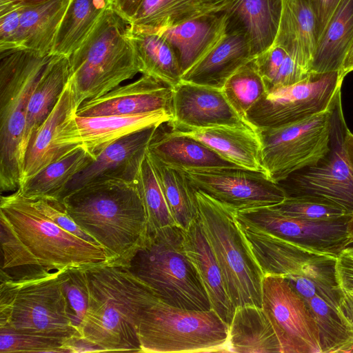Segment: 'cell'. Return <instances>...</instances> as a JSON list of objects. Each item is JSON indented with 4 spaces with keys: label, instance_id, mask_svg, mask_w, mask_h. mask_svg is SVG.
<instances>
[{
    "label": "cell",
    "instance_id": "obj_17",
    "mask_svg": "<svg viewBox=\"0 0 353 353\" xmlns=\"http://www.w3.org/2000/svg\"><path fill=\"white\" fill-rule=\"evenodd\" d=\"M170 111L139 114L81 117L76 113L63 123L56 145L67 151L81 147L93 157L118 140L138 131L170 121Z\"/></svg>",
    "mask_w": 353,
    "mask_h": 353
},
{
    "label": "cell",
    "instance_id": "obj_49",
    "mask_svg": "<svg viewBox=\"0 0 353 353\" xmlns=\"http://www.w3.org/2000/svg\"><path fill=\"white\" fill-rule=\"evenodd\" d=\"M143 0H112L114 10L130 24Z\"/></svg>",
    "mask_w": 353,
    "mask_h": 353
},
{
    "label": "cell",
    "instance_id": "obj_46",
    "mask_svg": "<svg viewBox=\"0 0 353 353\" xmlns=\"http://www.w3.org/2000/svg\"><path fill=\"white\" fill-rule=\"evenodd\" d=\"M336 281L341 291L353 293V247H346L334 264Z\"/></svg>",
    "mask_w": 353,
    "mask_h": 353
},
{
    "label": "cell",
    "instance_id": "obj_19",
    "mask_svg": "<svg viewBox=\"0 0 353 353\" xmlns=\"http://www.w3.org/2000/svg\"><path fill=\"white\" fill-rule=\"evenodd\" d=\"M157 126L132 133L105 148L70 181L63 199L72 192L93 183L108 180L135 181Z\"/></svg>",
    "mask_w": 353,
    "mask_h": 353
},
{
    "label": "cell",
    "instance_id": "obj_47",
    "mask_svg": "<svg viewBox=\"0 0 353 353\" xmlns=\"http://www.w3.org/2000/svg\"><path fill=\"white\" fill-rule=\"evenodd\" d=\"M341 0H310L316 19L318 40Z\"/></svg>",
    "mask_w": 353,
    "mask_h": 353
},
{
    "label": "cell",
    "instance_id": "obj_52",
    "mask_svg": "<svg viewBox=\"0 0 353 353\" xmlns=\"http://www.w3.org/2000/svg\"><path fill=\"white\" fill-rule=\"evenodd\" d=\"M343 142L346 156L353 168V133L349 130L347 125L345 128Z\"/></svg>",
    "mask_w": 353,
    "mask_h": 353
},
{
    "label": "cell",
    "instance_id": "obj_28",
    "mask_svg": "<svg viewBox=\"0 0 353 353\" xmlns=\"http://www.w3.org/2000/svg\"><path fill=\"white\" fill-rule=\"evenodd\" d=\"M317 42L316 19L310 0H283L279 27L273 45L282 47L311 73Z\"/></svg>",
    "mask_w": 353,
    "mask_h": 353
},
{
    "label": "cell",
    "instance_id": "obj_22",
    "mask_svg": "<svg viewBox=\"0 0 353 353\" xmlns=\"http://www.w3.org/2000/svg\"><path fill=\"white\" fill-rule=\"evenodd\" d=\"M168 128L174 132L194 138L241 168L265 172L262 164L260 138L256 130L252 126L220 125L198 129Z\"/></svg>",
    "mask_w": 353,
    "mask_h": 353
},
{
    "label": "cell",
    "instance_id": "obj_38",
    "mask_svg": "<svg viewBox=\"0 0 353 353\" xmlns=\"http://www.w3.org/2000/svg\"><path fill=\"white\" fill-rule=\"evenodd\" d=\"M267 91L296 83L311 73L282 47L272 45L254 58Z\"/></svg>",
    "mask_w": 353,
    "mask_h": 353
},
{
    "label": "cell",
    "instance_id": "obj_34",
    "mask_svg": "<svg viewBox=\"0 0 353 353\" xmlns=\"http://www.w3.org/2000/svg\"><path fill=\"white\" fill-rule=\"evenodd\" d=\"M95 159L83 148L75 147L29 179L17 190L29 199H46L62 203L65 190L70 181Z\"/></svg>",
    "mask_w": 353,
    "mask_h": 353
},
{
    "label": "cell",
    "instance_id": "obj_6",
    "mask_svg": "<svg viewBox=\"0 0 353 353\" xmlns=\"http://www.w3.org/2000/svg\"><path fill=\"white\" fill-rule=\"evenodd\" d=\"M52 54L14 49L0 52V189L20 184L21 144L32 92Z\"/></svg>",
    "mask_w": 353,
    "mask_h": 353
},
{
    "label": "cell",
    "instance_id": "obj_9",
    "mask_svg": "<svg viewBox=\"0 0 353 353\" xmlns=\"http://www.w3.org/2000/svg\"><path fill=\"white\" fill-rule=\"evenodd\" d=\"M141 352H228V325L212 310L181 309L160 300L144 309Z\"/></svg>",
    "mask_w": 353,
    "mask_h": 353
},
{
    "label": "cell",
    "instance_id": "obj_29",
    "mask_svg": "<svg viewBox=\"0 0 353 353\" xmlns=\"http://www.w3.org/2000/svg\"><path fill=\"white\" fill-rule=\"evenodd\" d=\"M228 352L281 353L273 327L261 307H235L228 325Z\"/></svg>",
    "mask_w": 353,
    "mask_h": 353
},
{
    "label": "cell",
    "instance_id": "obj_55",
    "mask_svg": "<svg viewBox=\"0 0 353 353\" xmlns=\"http://www.w3.org/2000/svg\"><path fill=\"white\" fill-rule=\"evenodd\" d=\"M347 234L350 239V242L353 243V214H352L347 223Z\"/></svg>",
    "mask_w": 353,
    "mask_h": 353
},
{
    "label": "cell",
    "instance_id": "obj_36",
    "mask_svg": "<svg viewBox=\"0 0 353 353\" xmlns=\"http://www.w3.org/2000/svg\"><path fill=\"white\" fill-rule=\"evenodd\" d=\"M147 154L176 225L188 229L199 216L196 189L183 170Z\"/></svg>",
    "mask_w": 353,
    "mask_h": 353
},
{
    "label": "cell",
    "instance_id": "obj_21",
    "mask_svg": "<svg viewBox=\"0 0 353 353\" xmlns=\"http://www.w3.org/2000/svg\"><path fill=\"white\" fill-rule=\"evenodd\" d=\"M226 21L225 11L212 12L157 32L172 47L183 75L221 41Z\"/></svg>",
    "mask_w": 353,
    "mask_h": 353
},
{
    "label": "cell",
    "instance_id": "obj_20",
    "mask_svg": "<svg viewBox=\"0 0 353 353\" xmlns=\"http://www.w3.org/2000/svg\"><path fill=\"white\" fill-rule=\"evenodd\" d=\"M172 88L143 74L137 80L119 85L104 95L88 100L77 109L81 117L131 115L159 110L172 112Z\"/></svg>",
    "mask_w": 353,
    "mask_h": 353
},
{
    "label": "cell",
    "instance_id": "obj_26",
    "mask_svg": "<svg viewBox=\"0 0 353 353\" xmlns=\"http://www.w3.org/2000/svg\"><path fill=\"white\" fill-rule=\"evenodd\" d=\"M76 112L74 92L69 80L54 109L29 141L19 186L70 151L58 147L55 141L64 121Z\"/></svg>",
    "mask_w": 353,
    "mask_h": 353
},
{
    "label": "cell",
    "instance_id": "obj_30",
    "mask_svg": "<svg viewBox=\"0 0 353 353\" xmlns=\"http://www.w3.org/2000/svg\"><path fill=\"white\" fill-rule=\"evenodd\" d=\"M69 79L68 57L52 55L29 100L21 144V168L31 137L54 109Z\"/></svg>",
    "mask_w": 353,
    "mask_h": 353
},
{
    "label": "cell",
    "instance_id": "obj_54",
    "mask_svg": "<svg viewBox=\"0 0 353 353\" xmlns=\"http://www.w3.org/2000/svg\"><path fill=\"white\" fill-rule=\"evenodd\" d=\"M50 0H0V4L30 6L41 4Z\"/></svg>",
    "mask_w": 353,
    "mask_h": 353
},
{
    "label": "cell",
    "instance_id": "obj_44",
    "mask_svg": "<svg viewBox=\"0 0 353 353\" xmlns=\"http://www.w3.org/2000/svg\"><path fill=\"white\" fill-rule=\"evenodd\" d=\"M30 200L39 211L62 229L88 242L98 244L66 213L63 204L61 201L46 199Z\"/></svg>",
    "mask_w": 353,
    "mask_h": 353
},
{
    "label": "cell",
    "instance_id": "obj_27",
    "mask_svg": "<svg viewBox=\"0 0 353 353\" xmlns=\"http://www.w3.org/2000/svg\"><path fill=\"white\" fill-rule=\"evenodd\" d=\"M255 58L244 34L226 31L221 41L181 76V81L222 89L229 77Z\"/></svg>",
    "mask_w": 353,
    "mask_h": 353
},
{
    "label": "cell",
    "instance_id": "obj_3",
    "mask_svg": "<svg viewBox=\"0 0 353 353\" xmlns=\"http://www.w3.org/2000/svg\"><path fill=\"white\" fill-rule=\"evenodd\" d=\"M88 308L82 337L103 352H141L137 324L142 311L159 300L125 266L110 263L86 269Z\"/></svg>",
    "mask_w": 353,
    "mask_h": 353
},
{
    "label": "cell",
    "instance_id": "obj_5",
    "mask_svg": "<svg viewBox=\"0 0 353 353\" xmlns=\"http://www.w3.org/2000/svg\"><path fill=\"white\" fill-rule=\"evenodd\" d=\"M128 27L112 7L108 8L68 57L77 110L140 72Z\"/></svg>",
    "mask_w": 353,
    "mask_h": 353
},
{
    "label": "cell",
    "instance_id": "obj_50",
    "mask_svg": "<svg viewBox=\"0 0 353 353\" xmlns=\"http://www.w3.org/2000/svg\"><path fill=\"white\" fill-rule=\"evenodd\" d=\"M352 71H353V41L347 51L339 71L340 80L343 81L345 77Z\"/></svg>",
    "mask_w": 353,
    "mask_h": 353
},
{
    "label": "cell",
    "instance_id": "obj_40",
    "mask_svg": "<svg viewBox=\"0 0 353 353\" xmlns=\"http://www.w3.org/2000/svg\"><path fill=\"white\" fill-rule=\"evenodd\" d=\"M137 181L147 216V232L176 225L146 154L141 163Z\"/></svg>",
    "mask_w": 353,
    "mask_h": 353
},
{
    "label": "cell",
    "instance_id": "obj_31",
    "mask_svg": "<svg viewBox=\"0 0 353 353\" xmlns=\"http://www.w3.org/2000/svg\"><path fill=\"white\" fill-rule=\"evenodd\" d=\"M130 37L140 73L174 88L181 81L182 72L176 54L159 33L129 25Z\"/></svg>",
    "mask_w": 353,
    "mask_h": 353
},
{
    "label": "cell",
    "instance_id": "obj_37",
    "mask_svg": "<svg viewBox=\"0 0 353 353\" xmlns=\"http://www.w3.org/2000/svg\"><path fill=\"white\" fill-rule=\"evenodd\" d=\"M212 12L201 0H143L129 25L159 32Z\"/></svg>",
    "mask_w": 353,
    "mask_h": 353
},
{
    "label": "cell",
    "instance_id": "obj_48",
    "mask_svg": "<svg viewBox=\"0 0 353 353\" xmlns=\"http://www.w3.org/2000/svg\"><path fill=\"white\" fill-rule=\"evenodd\" d=\"M67 353L103 352L97 345L82 336H73L68 339L63 345Z\"/></svg>",
    "mask_w": 353,
    "mask_h": 353
},
{
    "label": "cell",
    "instance_id": "obj_7",
    "mask_svg": "<svg viewBox=\"0 0 353 353\" xmlns=\"http://www.w3.org/2000/svg\"><path fill=\"white\" fill-rule=\"evenodd\" d=\"M199 219L236 307H261L264 274L239 227L236 210L196 190Z\"/></svg>",
    "mask_w": 353,
    "mask_h": 353
},
{
    "label": "cell",
    "instance_id": "obj_32",
    "mask_svg": "<svg viewBox=\"0 0 353 353\" xmlns=\"http://www.w3.org/2000/svg\"><path fill=\"white\" fill-rule=\"evenodd\" d=\"M70 0H50L22 6L17 48L50 54L54 39Z\"/></svg>",
    "mask_w": 353,
    "mask_h": 353
},
{
    "label": "cell",
    "instance_id": "obj_1",
    "mask_svg": "<svg viewBox=\"0 0 353 353\" xmlns=\"http://www.w3.org/2000/svg\"><path fill=\"white\" fill-rule=\"evenodd\" d=\"M0 279L28 281L112 261L105 250L62 229L18 190L0 201Z\"/></svg>",
    "mask_w": 353,
    "mask_h": 353
},
{
    "label": "cell",
    "instance_id": "obj_41",
    "mask_svg": "<svg viewBox=\"0 0 353 353\" xmlns=\"http://www.w3.org/2000/svg\"><path fill=\"white\" fill-rule=\"evenodd\" d=\"M272 207L285 215L310 221H337L350 216L333 203L310 196H288Z\"/></svg>",
    "mask_w": 353,
    "mask_h": 353
},
{
    "label": "cell",
    "instance_id": "obj_14",
    "mask_svg": "<svg viewBox=\"0 0 353 353\" xmlns=\"http://www.w3.org/2000/svg\"><path fill=\"white\" fill-rule=\"evenodd\" d=\"M261 308L273 327L281 353H322L317 324L285 278L264 276Z\"/></svg>",
    "mask_w": 353,
    "mask_h": 353
},
{
    "label": "cell",
    "instance_id": "obj_15",
    "mask_svg": "<svg viewBox=\"0 0 353 353\" xmlns=\"http://www.w3.org/2000/svg\"><path fill=\"white\" fill-rule=\"evenodd\" d=\"M184 171L196 190L236 211L275 205L286 198L264 172L241 167Z\"/></svg>",
    "mask_w": 353,
    "mask_h": 353
},
{
    "label": "cell",
    "instance_id": "obj_35",
    "mask_svg": "<svg viewBox=\"0 0 353 353\" xmlns=\"http://www.w3.org/2000/svg\"><path fill=\"white\" fill-rule=\"evenodd\" d=\"M112 0H70L50 54L69 57L86 39Z\"/></svg>",
    "mask_w": 353,
    "mask_h": 353
},
{
    "label": "cell",
    "instance_id": "obj_45",
    "mask_svg": "<svg viewBox=\"0 0 353 353\" xmlns=\"http://www.w3.org/2000/svg\"><path fill=\"white\" fill-rule=\"evenodd\" d=\"M21 7L0 4V52L17 48Z\"/></svg>",
    "mask_w": 353,
    "mask_h": 353
},
{
    "label": "cell",
    "instance_id": "obj_11",
    "mask_svg": "<svg viewBox=\"0 0 353 353\" xmlns=\"http://www.w3.org/2000/svg\"><path fill=\"white\" fill-rule=\"evenodd\" d=\"M336 259L313 255L299 274L285 278L301 296L320 333L322 353L353 352V322L340 303Z\"/></svg>",
    "mask_w": 353,
    "mask_h": 353
},
{
    "label": "cell",
    "instance_id": "obj_2",
    "mask_svg": "<svg viewBox=\"0 0 353 353\" xmlns=\"http://www.w3.org/2000/svg\"><path fill=\"white\" fill-rule=\"evenodd\" d=\"M65 211L123 265L147 233V216L137 180H108L84 185L62 201Z\"/></svg>",
    "mask_w": 353,
    "mask_h": 353
},
{
    "label": "cell",
    "instance_id": "obj_25",
    "mask_svg": "<svg viewBox=\"0 0 353 353\" xmlns=\"http://www.w3.org/2000/svg\"><path fill=\"white\" fill-rule=\"evenodd\" d=\"M282 6L283 0H237L225 10L226 31L244 34L256 57L273 45Z\"/></svg>",
    "mask_w": 353,
    "mask_h": 353
},
{
    "label": "cell",
    "instance_id": "obj_24",
    "mask_svg": "<svg viewBox=\"0 0 353 353\" xmlns=\"http://www.w3.org/2000/svg\"><path fill=\"white\" fill-rule=\"evenodd\" d=\"M183 236L185 252L198 272L212 309L229 325L235 307L228 294L221 268L199 216L188 229L183 230Z\"/></svg>",
    "mask_w": 353,
    "mask_h": 353
},
{
    "label": "cell",
    "instance_id": "obj_43",
    "mask_svg": "<svg viewBox=\"0 0 353 353\" xmlns=\"http://www.w3.org/2000/svg\"><path fill=\"white\" fill-rule=\"evenodd\" d=\"M60 278L63 292L74 315L75 326L80 333L89 303V285L86 269L63 271L60 273Z\"/></svg>",
    "mask_w": 353,
    "mask_h": 353
},
{
    "label": "cell",
    "instance_id": "obj_4",
    "mask_svg": "<svg viewBox=\"0 0 353 353\" xmlns=\"http://www.w3.org/2000/svg\"><path fill=\"white\" fill-rule=\"evenodd\" d=\"M183 231L173 225L147 232L122 265L168 305L186 310H211L208 295L185 252Z\"/></svg>",
    "mask_w": 353,
    "mask_h": 353
},
{
    "label": "cell",
    "instance_id": "obj_16",
    "mask_svg": "<svg viewBox=\"0 0 353 353\" xmlns=\"http://www.w3.org/2000/svg\"><path fill=\"white\" fill-rule=\"evenodd\" d=\"M237 217L255 227L314 252L337 257L350 244L347 223L310 221L285 215L272 206L236 211Z\"/></svg>",
    "mask_w": 353,
    "mask_h": 353
},
{
    "label": "cell",
    "instance_id": "obj_53",
    "mask_svg": "<svg viewBox=\"0 0 353 353\" xmlns=\"http://www.w3.org/2000/svg\"><path fill=\"white\" fill-rule=\"evenodd\" d=\"M209 8L216 10H226L230 8L237 0H201Z\"/></svg>",
    "mask_w": 353,
    "mask_h": 353
},
{
    "label": "cell",
    "instance_id": "obj_12",
    "mask_svg": "<svg viewBox=\"0 0 353 353\" xmlns=\"http://www.w3.org/2000/svg\"><path fill=\"white\" fill-rule=\"evenodd\" d=\"M343 81L339 71L315 74L292 85L267 91L247 112L254 129L288 125L326 111L336 104Z\"/></svg>",
    "mask_w": 353,
    "mask_h": 353
},
{
    "label": "cell",
    "instance_id": "obj_13",
    "mask_svg": "<svg viewBox=\"0 0 353 353\" xmlns=\"http://www.w3.org/2000/svg\"><path fill=\"white\" fill-rule=\"evenodd\" d=\"M345 126L340 96L333 113L330 151L317 164L294 172L277 183L286 197L320 199L353 214V168L344 148Z\"/></svg>",
    "mask_w": 353,
    "mask_h": 353
},
{
    "label": "cell",
    "instance_id": "obj_33",
    "mask_svg": "<svg viewBox=\"0 0 353 353\" xmlns=\"http://www.w3.org/2000/svg\"><path fill=\"white\" fill-rule=\"evenodd\" d=\"M353 41V0H341L318 40L311 73L339 71Z\"/></svg>",
    "mask_w": 353,
    "mask_h": 353
},
{
    "label": "cell",
    "instance_id": "obj_51",
    "mask_svg": "<svg viewBox=\"0 0 353 353\" xmlns=\"http://www.w3.org/2000/svg\"><path fill=\"white\" fill-rule=\"evenodd\" d=\"M339 296L342 309L350 320L353 322V293L343 292L339 290Z\"/></svg>",
    "mask_w": 353,
    "mask_h": 353
},
{
    "label": "cell",
    "instance_id": "obj_23",
    "mask_svg": "<svg viewBox=\"0 0 353 353\" xmlns=\"http://www.w3.org/2000/svg\"><path fill=\"white\" fill-rule=\"evenodd\" d=\"M147 152L184 170L239 167L194 138L171 130L167 123L157 127Z\"/></svg>",
    "mask_w": 353,
    "mask_h": 353
},
{
    "label": "cell",
    "instance_id": "obj_8",
    "mask_svg": "<svg viewBox=\"0 0 353 353\" xmlns=\"http://www.w3.org/2000/svg\"><path fill=\"white\" fill-rule=\"evenodd\" d=\"M61 272L28 281L0 279V327L64 339L81 336Z\"/></svg>",
    "mask_w": 353,
    "mask_h": 353
},
{
    "label": "cell",
    "instance_id": "obj_10",
    "mask_svg": "<svg viewBox=\"0 0 353 353\" xmlns=\"http://www.w3.org/2000/svg\"><path fill=\"white\" fill-rule=\"evenodd\" d=\"M335 105L288 125L256 129L263 167L272 180L279 183L294 172L317 164L328 153Z\"/></svg>",
    "mask_w": 353,
    "mask_h": 353
},
{
    "label": "cell",
    "instance_id": "obj_18",
    "mask_svg": "<svg viewBox=\"0 0 353 353\" xmlns=\"http://www.w3.org/2000/svg\"><path fill=\"white\" fill-rule=\"evenodd\" d=\"M171 128L251 126L232 108L221 89L181 81L172 88Z\"/></svg>",
    "mask_w": 353,
    "mask_h": 353
},
{
    "label": "cell",
    "instance_id": "obj_39",
    "mask_svg": "<svg viewBox=\"0 0 353 353\" xmlns=\"http://www.w3.org/2000/svg\"><path fill=\"white\" fill-rule=\"evenodd\" d=\"M221 90L232 108L245 121L247 112L267 92L254 58L232 74Z\"/></svg>",
    "mask_w": 353,
    "mask_h": 353
},
{
    "label": "cell",
    "instance_id": "obj_42",
    "mask_svg": "<svg viewBox=\"0 0 353 353\" xmlns=\"http://www.w3.org/2000/svg\"><path fill=\"white\" fill-rule=\"evenodd\" d=\"M68 339L20 332L0 327L1 353H67L63 345Z\"/></svg>",
    "mask_w": 353,
    "mask_h": 353
}]
</instances>
